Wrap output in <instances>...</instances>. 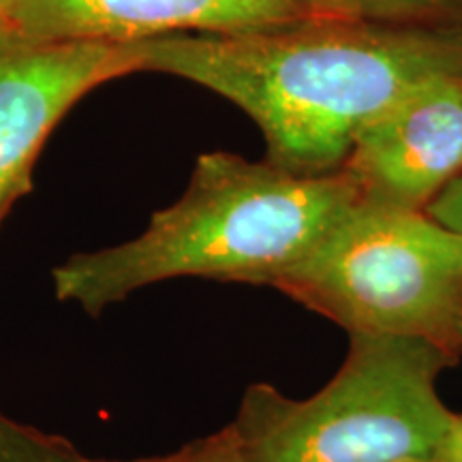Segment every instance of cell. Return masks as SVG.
I'll use <instances>...</instances> for the list:
<instances>
[{"label": "cell", "instance_id": "6da1fadb", "mask_svg": "<svg viewBox=\"0 0 462 462\" xmlns=\"http://www.w3.org/2000/svg\"><path fill=\"white\" fill-rule=\"evenodd\" d=\"M129 48L137 71L182 78L251 116L265 161L298 176L338 171L357 131L404 92L462 78V31L317 15Z\"/></svg>", "mask_w": 462, "mask_h": 462}, {"label": "cell", "instance_id": "7a4b0ae2", "mask_svg": "<svg viewBox=\"0 0 462 462\" xmlns=\"http://www.w3.org/2000/svg\"><path fill=\"white\" fill-rule=\"evenodd\" d=\"M356 201L360 189L343 167L298 176L265 159L206 152L184 193L154 212L140 236L58 263L54 296L97 317L143 287L182 276L268 287Z\"/></svg>", "mask_w": 462, "mask_h": 462}, {"label": "cell", "instance_id": "3957f363", "mask_svg": "<svg viewBox=\"0 0 462 462\" xmlns=\"http://www.w3.org/2000/svg\"><path fill=\"white\" fill-rule=\"evenodd\" d=\"M326 388L289 398L253 383L231 421L246 462H432L452 413L437 379L454 362L435 345L349 334Z\"/></svg>", "mask_w": 462, "mask_h": 462}, {"label": "cell", "instance_id": "277c9868", "mask_svg": "<svg viewBox=\"0 0 462 462\" xmlns=\"http://www.w3.org/2000/svg\"><path fill=\"white\" fill-rule=\"evenodd\" d=\"M279 289L349 334H390L462 360V234L426 210L356 201Z\"/></svg>", "mask_w": 462, "mask_h": 462}, {"label": "cell", "instance_id": "5b68a950", "mask_svg": "<svg viewBox=\"0 0 462 462\" xmlns=\"http://www.w3.org/2000/svg\"><path fill=\"white\" fill-rule=\"evenodd\" d=\"M137 71L129 45H39L0 32V221L32 189V167L58 120L86 92Z\"/></svg>", "mask_w": 462, "mask_h": 462}, {"label": "cell", "instance_id": "8992f818", "mask_svg": "<svg viewBox=\"0 0 462 462\" xmlns=\"http://www.w3.org/2000/svg\"><path fill=\"white\" fill-rule=\"evenodd\" d=\"M343 170L373 204L426 210L462 176V78L415 86L357 131Z\"/></svg>", "mask_w": 462, "mask_h": 462}, {"label": "cell", "instance_id": "52a82bcc", "mask_svg": "<svg viewBox=\"0 0 462 462\" xmlns=\"http://www.w3.org/2000/svg\"><path fill=\"white\" fill-rule=\"evenodd\" d=\"M300 0H0V32L39 45H133L184 32H240L310 17Z\"/></svg>", "mask_w": 462, "mask_h": 462}, {"label": "cell", "instance_id": "ba28073f", "mask_svg": "<svg viewBox=\"0 0 462 462\" xmlns=\"http://www.w3.org/2000/svg\"><path fill=\"white\" fill-rule=\"evenodd\" d=\"M317 17L462 31V0H300Z\"/></svg>", "mask_w": 462, "mask_h": 462}, {"label": "cell", "instance_id": "9c48e42d", "mask_svg": "<svg viewBox=\"0 0 462 462\" xmlns=\"http://www.w3.org/2000/svg\"><path fill=\"white\" fill-rule=\"evenodd\" d=\"M0 462H88L67 439L20 424L0 411Z\"/></svg>", "mask_w": 462, "mask_h": 462}, {"label": "cell", "instance_id": "30bf717a", "mask_svg": "<svg viewBox=\"0 0 462 462\" xmlns=\"http://www.w3.org/2000/svg\"><path fill=\"white\" fill-rule=\"evenodd\" d=\"M88 462H246L242 452L240 439L236 435L234 426L212 432V435L201 437L198 441H190L176 452L165 456H150V458L135 460H92Z\"/></svg>", "mask_w": 462, "mask_h": 462}, {"label": "cell", "instance_id": "8fae6325", "mask_svg": "<svg viewBox=\"0 0 462 462\" xmlns=\"http://www.w3.org/2000/svg\"><path fill=\"white\" fill-rule=\"evenodd\" d=\"M426 212H429L435 221L462 234V176L456 178L452 184H448V187L432 199V204L426 208Z\"/></svg>", "mask_w": 462, "mask_h": 462}, {"label": "cell", "instance_id": "7c38bea8", "mask_svg": "<svg viewBox=\"0 0 462 462\" xmlns=\"http://www.w3.org/2000/svg\"><path fill=\"white\" fill-rule=\"evenodd\" d=\"M432 462H462V413H452L446 437Z\"/></svg>", "mask_w": 462, "mask_h": 462}]
</instances>
